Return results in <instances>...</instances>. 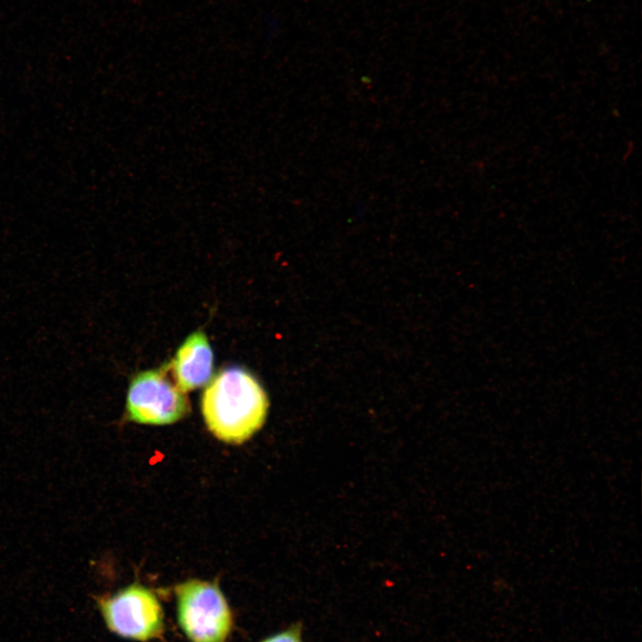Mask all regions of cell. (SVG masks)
Segmentation results:
<instances>
[{"label":"cell","mask_w":642,"mask_h":642,"mask_svg":"<svg viewBox=\"0 0 642 642\" xmlns=\"http://www.w3.org/2000/svg\"><path fill=\"white\" fill-rule=\"evenodd\" d=\"M201 408L209 431L219 440L241 444L264 424L268 396L247 370L227 367L215 375L205 388Z\"/></svg>","instance_id":"obj_1"},{"label":"cell","mask_w":642,"mask_h":642,"mask_svg":"<svg viewBox=\"0 0 642 642\" xmlns=\"http://www.w3.org/2000/svg\"><path fill=\"white\" fill-rule=\"evenodd\" d=\"M177 621L190 642H226L233 626L227 601L215 582L189 580L175 588Z\"/></svg>","instance_id":"obj_2"},{"label":"cell","mask_w":642,"mask_h":642,"mask_svg":"<svg viewBox=\"0 0 642 642\" xmlns=\"http://www.w3.org/2000/svg\"><path fill=\"white\" fill-rule=\"evenodd\" d=\"M107 628L131 640L149 641L163 633V611L156 596L133 583L113 595L95 597Z\"/></svg>","instance_id":"obj_3"},{"label":"cell","mask_w":642,"mask_h":642,"mask_svg":"<svg viewBox=\"0 0 642 642\" xmlns=\"http://www.w3.org/2000/svg\"><path fill=\"white\" fill-rule=\"evenodd\" d=\"M129 421L152 425L173 424L189 412L185 392L166 376V370H147L130 381L127 401Z\"/></svg>","instance_id":"obj_4"},{"label":"cell","mask_w":642,"mask_h":642,"mask_svg":"<svg viewBox=\"0 0 642 642\" xmlns=\"http://www.w3.org/2000/svg\"><path fill=\"white\" fill-rule=\"evenodd\" d=\"M167 368L184 392L209 383L213 374V352L206 334L202 331L190 334Z\"/></svg>","instance_id":"obj_5"},{"label":"cell","mask_w":642,"mask_h":642,"mask_svg":"<svg viewBox=\"0 0 642 642\" xmlns=\"http://www.w3.org/2000/svg\"><path fill=\"white\" fill-rule=\"evenodd\" d=\"M303 626L297 621L287 629L275 633L260 642H303Z\"/></svg>","instance_id":"obj_6"}]
</instances>
